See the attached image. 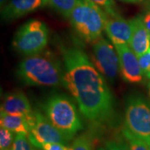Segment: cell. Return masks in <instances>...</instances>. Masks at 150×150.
<instances>
[{
  "label": "cell",
  "mask_w": 150,
  "mask_h": 150,
  "mask_svg": "<svg viewBox=\"0 0 150 150\" xmlns=\"http://www.w3.org/2000/svg\"><path fill=\"white\" fill-rule=\"evenodd\" d=\"M64 64L63 86L77 103L81 113L95 126L110 125L114 119V99L105 77L83 50L61 47Z\"/></svg>",
  "instance_id": "6da1fadb"
},
{
  "label": "cell",
  "mask_w": 150,
  "mask_h": 150,
  "mask_svg": "<svg viewBox=\"0 0 150 150\" xmlns=\"http://www.w3.org/2000/svg\"><path fill=\"white\" fill-rule=\"evenodd\" d=\"M17 75L24 83L35 86L63 85L64 67L52 55L47 52L29 56L20 62Z\"/></svg>",
  "instance_id": "7a4b0ae2"
},
{
  "label": "cell",
  "mask_w": 150,
  "mask_h": 150,
  "mask_svg": "<svg viewBox=\"0 0 150 150\" xmlns=\"http://www.w3.org/2000/svg\"><path fill=\"white\" fill-rule=\"evenodd\" d=\"M44 114L53 125L71 140L83 129V124L74 103L62 94L52 95L43 102Z\"/></svg>",
  "instance_id": "3957f363"
},
{
  "label": "cell",
  "mask_w": 150,
  "mask_h": 150,
  "mask_svg": "<svg viewBox=\"0 0 150 150\" xmlns=\"http://www.w3.org/2000/svg\"><path fill=\"white\" fill-rule=\"evenodd\" d=\"M70 20L75 31L84 41L94 42L102 37L106 13L91 0H77Z\"/></svg>",
  "instance_id": "277c9868"
},
{
  "label": "cell",
  "mask_w": 150,
  "mask_h": 150,
  "mask_svg": "<svg viewBox=\"0 0 150 150\" xmlns=\"http://www.w3.org/2000/svg\"><path fill=\"white\" fill-rule=\"evenodd\" d=\"M125 127L150 147V100L141 93H133L127 97Z\"/></svg>",
  "instance_id": "5b68a950"
},
{
  "label": "cell",
  "mask_w": 150,
  "mask_h": 150,
  "mask_svg": "<svg viewBox=\"0 0 150 150\" xmlns=\"http://www.w3.org/2000/svg\"><path fill=\"white\" fill-rule=\"evenodd\" d=\"M49 32L46 24L38 20H31L22 26L13 40L16 52L24 56L40 53L48 42Z\"/></svg>",
  "instance_id": "8992f818"
},
{
  "label": "cell",
  "mask_w": 150,
  "mask_h": 150,
  "mask_svg": "<svg viewBox=\"0 0 150 150\" xmlns=\"http://www.w3.org/2000/svg\"><path fill=\"white\" fill-rule=\"evenodd\" d=\"M30 131L28 138L35 147L41 148L50 142L67 144L70 141L61 131L56 129L45 114L34 110V116L29 124Z\"/></svg>",
  "instance_id": "52a82bcc"
},
{
  "label": "cell",
  "mask_w": 150,
  "mask_h": 150,
  "mask_svg": "<svg viewBox=\"0 0 150 150\" xmlns=\"http://www.w3.org/2000/svg\"><path fill=\"white\" fill-rule=\"evenodd\" d=\"M93 43V63L105 78L113 83L120 70L117 51L102 37Z\"/></svg>",
  "instance_id": "ba28073f"
},
{
  "label": "cell",
  "mask_w": 150,
  "mask_h": 150,
  "mask_svg": "<svg viewBox=\"0 0 150 150\" xmlns=\"http://www.w3.org/2000/svg\"><path fill=\"white\" fill-rule=\"evenodd\" d=\"M120 63V71L123 79L130 83H139L143 79L138 56L128 44L115 45Z\"/></svg>",
  "instance_id": "9c48e42d"
},
{
  "label": "cell",
  "mask_w": 150,
  "mask_h": 150,
  "mask_svg": "<svg viewBox=\"0 0 150 150\" xmlns=\"http://www.w3.org/2000/svg\"><path fill=\"white\" fill-rule=\"evenodd\" d=\"M105 31L114 45H129L132 34V27L130 20H126L117 13L114 14L106 13Z\"/></svg>",
  "instance_id": "30bf717a"
},
{
  "label": "cell",
  "mask_w": 150,
  "mask_h": 150,
  "mask_svg": "<svg viewBox=\"0 0 150 150\" xmlns=\"http://www.w3.org/2000/svg\"><path fill=\"white\" fill-rule=\"evenodd\" d=\"M1 111L24 116L29 123L34 115V110H32L29 99L22 91H14L4 95L1 105Z\"/></svg>",
  "instance_id": "8fae6325"
},
{
  "label": "cell",
  "mask_w": 150,
  "mask_h": 150,
  "mask_svg": "<svg viewBox=\"0 0 150 150\" xmlns=\"http://www.w3.org/2000/svg\"><path fill=\"white\" fill-rule=\"evenodd\" d=\"M132 27V34L129 45L138 56L146 53L150 50V33L141 17L130 20Z\"/></svg>",
  "instance_id": "7c38bea8"
},
{
  "label": "cell",
  "mask_w": 150,
  "mask_h": 150,
  "mask_svg": "<svg viewBox=\"0 0 150 150\" xmlns=\"http://www.w3.org/2000/svg\"><path fill=\"white\" fill-rule=\"evenodd\" d=\"M47 4V0H11L1 10L6 20H13L33 12Z\"/></svg>",
  "instance_id": "4fadbf2b"
},
{
  "label": "cell",
  "mask_w": 150,
  "mask_h": 150,
  "mask_svg": "<svg viewBox=\"0 0 150 150\" xmlns=\"http://www.w3.org/2000/svg\"><path fill=\"white\" fill-rule=\"evenodd\" d=\"M1 127L8 129L15 134L29 135L30 125L27 119L22 115L9 114L4 111L0 113Z\"/></svg>",
  "instance_id": "5bb4252c"
},
{
  "label": "cell",
  "mask_w": 150,
  "mask_h": 150,
  "mask_svg": "<svg viewBox=\"0 0 150 150\" xmlns=\"http://www.w3.org/2000/svg\"><path fill=\"white\" fill-rule=\"evenodd\" d=\"M70 150H95V138L91 133L85 132L75 138Z\"/></svg>",
  "instance_id": "9a60e30c"
},
{
  "label": "cell",
  "mask_w": 150,
  "mask_h": 150,
  "mask_svg": "<svg viewBox=\"0 0 150 150\" xmlns=\"http://www.w3.org/2000/svg\"><path fill=\"white\" fill-rule=\"evenodd\" d=\"M77 0H47V4L65 18H70Z\"/></svg>",
  "instance_id": "2e32d148"
},
{
  "label": "cell",
  "mask_w": 150,
  "mask_h": 150,
  "mask_svg": "<svg viewBox=\"0 0 150 150\" xmlns=\"http://www.w3.org/2000/svg\"><path fill=\"white\" fill-rule=\"evenodd\" d=\"M122 134L128 143L129 150H149V146L146 142L136 137L125 127L122 130Z\"/></svg>",
  "instance_id": "e0dca14e"
},
{
  "label": "cell",
  "mask_w": 150,
  "mask_h": 150,
  "mask_svg": "<svg viewBox=\"0 0 150 150\" xmlns=\"http://www.w3.org/2000/svg\"><path fill=\"white\" fill-rule=\"evenodd\" d=\"M27 135L18 134L13 143L11 150H35Z\"/></svg>",
  "instance_id": "ac0fdd59"
},
{
  "label": "cell",
  "mask_w": 150,
  "mask_h": 150,
  "mask_svg": "<svg viewBox=\"0 0 150 150\" xmlns=\"http://www.w3.org/2000/svg\"><path fill=\"white\" fill-rule=\"evenodd\" d=\"M15 133L8 129L1 127L0 128V148L1 149H7L12 147L16 136Z\"/></svg>",
  "instance_id": "d6986e66"
},
{
  "label": "cell",
  "mask_w": 150,
  "mask_h": 150,
  "mask_svg": "<svg viewBox=\"0 0 150 150\" xmlns=\"http://www.w3.org/2000/svg\"><path fill=\"white\" fill-rule=\"evenodd\" d=\"M104 149L105 150H129L127 140L120 137H116L107 140L105 143Z\"/></svg>",
  "instance_id": "ffe728a7"
},
{
  "label": "cell",
  "mask_w": 150,
  "mask_h": 150,
  "mask_svg": "<svg viewBox=\"0 0 150 150\" xmlns=\"http://www.w3.org/2000/svg\"><path fill=\"white\" fill-rule=\"evenodd\" d=\"M138 61L143 75L150 80V50L138 56Z\"/></svg>",
  "instance_id": "44dd1931"
},
{
  "label": "cell",
  "mask_w": 150,
  "mask_h": 150,
  "mask_svg": "<svg viewBox=\"0 0 150 150\" xmlns=\"http://www.w3.org/2000/svg\"><path fill=\"white\" fill-rule=\"evenodd\" d=\"M97 5L99 6L101 8H104V10L108 14H114L115 11L113 8V1L112 0H91Z\"/></svg>",
  "instance_id": "7402d4cb"
},
{
  "label": "cell",
  "mask_w": 150,
  "mask_h": 150,
  "mask_svg": "<svg viewBox=\"0 0 150 150\" xmlns=\"http://www.w3.org/2000/svg\"><path fill=\"white\" fill-rule=\"evenodd\" d=\"M43 150H70V147L65 145V144L50 142L46 143L42 147Z\"/></svg>",
  "instance_id": "603a6c76"
},
{
  "label": "cell",
  "mask_w": 150,
  "mask_h": 150,
  "mask_svg": "<svg viewBox=\"0 0 150 150\" xmlns=\"http://www.w3.org/2000/svg\"><path fill=\"white\" fill-rule=\"evenodd\" d=\"M142 20H143L144 24H145L146 28H147L149 32L150 33V11L145 14V16L143 17Z\"/></svg>",
  "instance_id": "cb8c5ba5"
},
{
  "label": "cell",
  "mask_w": 150,
  "mask_h": 150,
  "mask_svg": "<svg viewBox=\"0 0 150 150\" xmlns=\"http://www.w3.org/2000/svg\"><path fill=\"white\" fill-rule=\"evenodd\" d=\"M121 1H125V2H127V3H138L142 1V0H121Z\"/></svg>",
  "instance_id": "d4e9b609"
},
{
  "label": "cell",
  "mask_w": 150,
  "mask_h": 150,
  "mask_svg": "<svg viewBox=\"0 0 150 150\" xmlns=\"http://www.w3.org/2000/svg\"><path fill=\"white\" fill-rule=\"evenodd\" d=\"M7 1H8V0H0V4H1V8H2V7L5 6V4H6V3Z\"/></svg>",
  "instance_id": "484cf974"
},
{
  "label": "cell",
  "mask_w": 150,
  "mask_h": 150,
  "mask_svg": "<svg viewBox=\"0 0 150 150\" xmlns=\"http://www.w3.org/2000/svg\"><path fill=\"white\" fill-rule=\"evenodd\" d=\"M147 88H148V95H149V98H150V81H149V83H148Z\"/></svg>",
  "instance_id": "4316f807"
},
{
  "label": "cell",
  "mask_w": 150,
  "mask_h": 150,
  "mask_svg": "<svg viewBox=\"0 0 150 150\" xmlns=\"http://www.w3.org/2000/svg\"><path fill=\"white\" fill-rule=\"evenodd\" d=\"M97 150H105V149H102V148H99V149H98Z\"/></svg>",
  "instance_id": "83f0119b"
},
{
  "label": "cell",
  "mask_w": 150,
  "mask_h": 150,
  "mask_svg": "<svg viewBox=\"0 0 150 150\" xmlns=\"http://www.w3.org/2000/svg\"><path fill=\"white\" fill-rule=\"evenodd\" d=\"M1 150H10L9 149H1Z\"/></svg>",
  "instance_id": "f1b7e54d"
},
{
  "label": "cell",
  "mask_w": 150,
  "mask_h": 150,
  "mask_svg": "<svg viewBox=\"0 0 150 150\" xmlns=\"http://www.w3.org/2000/svg\"><path fill=\"white\" fill-rule=\"evenodd\" d=\"M149 150H150V147H149Z\"/></svg>",
  "instance_id": "f546056e"
}]
</instances>
